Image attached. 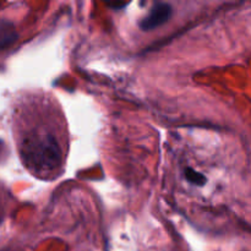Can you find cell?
Listing matches in <instances>:
<instances>
[{"label": "cell", "instance_id": "6", "mask_svg": "<svg viewBox=\"0 0 251 251\" xmlns=\"http://www.w3.org/2000/svg\"><path fill=\"white\" fill-rule=\"evenodd\" d=\"M108 5H109V6H112V7H114V9H119V7L126 6L127 4H125V2H123V4H108Z\"/></svg>", "mask_w": 251, "mask_h": 251}, {"label": "cell", "instance_id": "1", "mask_svg": "<svg viewBox=\"0 0 251 251\" xmlns=\"http://www.w3.org/2000/svg\"><path fill=\"white\" fill-rule=\"evenodd\" d=\"M12 132L20 159L36 178L54 179L65 164L66 139L49 100L20 97L12 108Z\"/></svg>", "mask_w": 251, "mask_h": 251}, {"label": "cell", "instance_id": "4", "mask_svg": "<svg viewBox=\"0 0 251 251\" xmlns=\"http://www.w3.org/2000/svg\"><path fill=\"white\" fill-rule=\"evenodd\" d=\"M10 206H11V195L5 188L4 184L0 181V225L4 222L5 217L10 210Z\"/></svg>", "mask_w": 251, "mask_h": 251}, {"label": "cell", "instance_id": "5", "mask_svg": "<svg viewBox=\"0 0 251 251\" xmlns=\"http://www.w3.org/2000/svg\"><path fill=\"white\" fill-rule=\"evenodd\" d=\"M184 174H185L186 180L190 181L191 184H195V185L202 186V185H205L206 181H207V179L205 178V176H203V174L199 173V172H196L195 169L189 168V167L188 168H185Z\"/></svg>", "mask_w": 251, "mask_h": 251}, {"label": "cell", "instance_id": "3", "mask_svg": "<svg viewBox=\"0 0 251 251\" xmlns=\"http://www.w3.org/2000/svg\"><path fill=\"white\" fill-rule=\"evenodd\" d=\"M17 38V33L12 24L6 21L0 22V48L10 46Z\"/></svg>", "mask_w": 251, "mask_h": 251}, {"label": "cell", "instance_id": "2", "mask_svg": "<svg viewBox=\"0 0 251 251\" xmlns=\"http://www.w3.org/2000/svg\"><path fill=\"white\" fill-rule=\"evenodd\" d=\"M172 14H173V7H172L171 4H167V2H156L151 7L149 14L141 20V22L139 25L140 28L142 31H151V29L157 28V27L166 24L171 19Z\"/></svg>", "mask_w": 251, "mask_h": 251}]
</instances>
